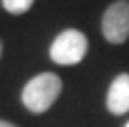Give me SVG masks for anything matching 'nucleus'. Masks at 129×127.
<instances>
[{"instance_id": "obj_3", "label": "nucleus", "mask_w": 129, "mask_h": 127, "mask_svg": "<svg viewBox=\"0 0 129 127\" xmlns=\"http://www.w3.org/2000/svg\"><path fill=\"white\" fill-rule=\"evenodd\" d=\"M101 30L107 42L121 44L129 38V0H115L101 18Z\"/></svg>"}, {"instance_id": "obj_7", "label": "nucleus", "mask_w": 129, "mask_h": 127, "mask_svg": "<svg viewBox=\"0 0 129 127\" xmlns=\"http://www.w3.org/2000/svg\"><path fill=\"white\" fill-rule=\"evenodd\" d=\"M0 58H2V40H0Z\"/></svg>"}, {"instance_id": "obj_1", "label": "nucleus", "mask_w": 129, "mask_h": 127, "mask_svg": "<svg viewBox=\"0 0 129 127\" xmlns=\"http://www.w3.org/2000/svg\"><path fill=\"white\" fill-rule=\"evenodd\" d=\"M62 91V81L58 75L54 73H40L36 77H32L24 89H22V105L30 111V113H44L52 107V103L58 99Z\"/></svg>"}, {"instance_id": "obj_8", "label": "nucleus", "mask_w": 129, "mask_h": 127, "mask_svg": "<svg viewBox=\"0 0 129 127\" xmlns=\"http://www.w3.org/2000/svg\"><path fill=\"white\" fill-rule=\"evenodd\" d=\"M125 127H129V121H127V125H125Z\"/></svg>"}, {"instance_id": "obj_4", "label": "nucleus", "mask_w": 129, "mask_h": 127, "mask_svg": "<svg viewBox=\"0 0 129 127\" xmlns=\"http://www.w3.org/2000/svg\"><path fill=\"white\" fill-rule=\"evenodd\" d=\"M107 109L113 115H125L129 111V75L121 73L113 79L107 91Z\"/></svg>"}, {"instance_id": "obj_5", "label": "nucleus", "mask_w": 129, "mask_h": 127, "mask_svg": "<svg viewBox=\"0 0 129 127\" xmlns=\"http://www.w3.org/2000/svg\"><path fill=\"white\" fill-rule=\"evenodd\" d=\"M34 0H2V6L10 14H24L32 8Z\"/></svg>"}, {"instance_id": "obj_6", "label": "nucleus", "mask_w": 129, "mask_h": 127, "mask_svg": "<svg viewBox=\"0 0 129 127\" xmlns=\"http://www.w3.org/2000/svg\"><path fill=\"white\" fill-rule=\"evenodd\" d=\"M0 127H16L14 123H10V121H4V119H0Z\"/></svg>"}, {"instance_id": "obj_2", "label": "nucleus", "mask_w": 129, "mask_h": 127, "mask_svg": "<svg viewBox=\"0 0 129 127\" xmlns=\"http://www.w3.org/2000/svg\"><path fill=\"white\" fill-rule=\"evenodd\" d=\"M87 50H89L87 36L77 28H67L56 34V38L52 40L48 48V54L52 62L62 65V67H73V65H79L87 56Z\"/></svg>"}]
</instances>
